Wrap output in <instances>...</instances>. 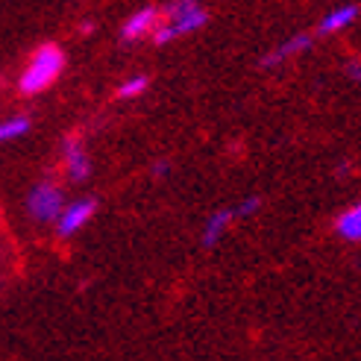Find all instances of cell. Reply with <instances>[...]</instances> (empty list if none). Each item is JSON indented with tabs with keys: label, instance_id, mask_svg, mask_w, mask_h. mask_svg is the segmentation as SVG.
<instances>
[{
	"label": "cell",
	"instance_id": "11",
	"mask_svg": "<svg viewBox=\"0 0 361 361\" xmlns=\"http://www.w3.org/2000/svg\"><path fill=\"white\" fill-rule=\"evenodd\" d=\"M27 133H30V118L27 115H15V118L0 121V144L18 141V138L27 135Z\"/></svg>",
	"mask_w": 361,
	"mask_h": 361
},
{
	"label": "cell",
	"instance_id": "10",
	"mask_svg": "<svg viewBox=\"0 0 361 361\" xmlns=\"http://www.w3.org/2000/svg\"><path fill=\"white\" fill-rule=\"evenodd\" d=\"M335 232H338V238H344V241H361V200L338 214Z\"/></svg>",
	"mask_w": 361,
	"mask_h": 361
},
{
	"label": "cell",
	"instance_id": "8",
	"mask_svg": "<svg viewBox=\"0 0 361 361\" xmlns=\"http://www.w3.org/2000/svg\"><path fill=\"white\" fill-rule=\"evenodd\" d=\"M358 15L361 9L355 4H341L335 9H329L326 15L320 18V24H317V35H335V32H344L350 30L355 21H358Z\"/></svg>",
	"mask_w": 361,
	"mask_h": 361
},
{
	"label": "cell",
	"instance_id": "2",
	"mask_svg": "<svg viewBox=\"0 0 361 361\" xmlns=\"http://www.w3.org/2000/svg\"><path fill=\"white\" fill-rule=\"evenodd\" d=\"M65 71V53L59 44H42L35 47V53L30 56V62L24 65L21 71V80H18V88H21V94L32 97V94H42L47 88L62 77Z\"/></svg>",
	"mask_w": 361,
	"mask_h": 361
},
{
	"label": "cell",
	"instance_id": "9",
	"mask_svg": "<svg viewBox=\"0 0 361 361\" xmlns=\"http://www.w3.org/2000/svg\"><path fill=\"white\" fill-rule=\"evenodd\" d=\"M238 221V212H235V206L232 209H218V212H212L209 214V221H206V226H203V244L206 247H214L224 235H226V229Z\"/></svg>",
	"mask_w": 361,
	"mask_h": 361
},
{
	"label": "cell",
	"instance_id": "12",
	"mask_svg": "<svg viewBox=\"0 0 361 361\" xmlns=\"http://www.w3.org/2000/svg\"><path fill=\"white\" fill-rule=\"evenodd\" d=\"M147 88H150V80L147 77H144V74H133V77H126L121 85H118V97L121 100H135V97H141L144 92H147Z\"/></svg>",
	"mask_w": 361,
	"mask_h": 361
},
{
	"label": "cell",
	"instance_id": "3",
	"mask_svg": "<svg viewBox=\"0 0 361 361\" xmlns=\"http://www.w3.org/2000/svg\"><path fill=\"white\" fill-rule=\"evenodd\" d=\"M62 206H65V197L53 183L32 185V191L27 197V214L32 221H39V224H53L59 218Z\"/></svg>",
	"mask_w": 361,
	"mask_h": 361
},
{
	"label": "cell",
	"instance_id": "6",
	"mask_svg": "<svg viewBox=\"0 0 361 361\" xmlns=\"http://www.w3.org/2000/svg\"><path fill=\"white\" fill-rule=\"evenodd\" d=\"M62 161H65V171L74 183H85L88 173H92V159L85 153V144L80 138H68L65 147H62Z\"/></svg>",
	"mask_w": 361,
	"mask_h": 361
},
{
	"label": "cell",
	"instance_id": "5",
	"mask_svg": "<svg viewBox=\"0 0 361 361\" xmlns=\"http://www.w3.org/2000/svg\"><path fill=\"white\" fill-rule=\"evenodd\" d=\"M159 18H161V9H159V6H141V9H135V12L121 24V39H123V42L150 39L153 30L159 27Z\"/></svg>",
	"mask_w": 361,
	"mask_h": 361
},
{
	"label": "cell",
	"instance_id": "4",
	"mask_svg": "<svg viewBox=\"0 0 361 361\" xmlns=\"http://www.w3.org/2000/svg\"><path fill=\"white\" fill-rule=\"evenodd\" d=\"M94 212H97V203L92 200V197H80V200H74V203H65L59 218L53 224H56V232L62 238H71V235H77V232H82L88 224H92Z\"/></svg>",
	"mask_w": 361,
	"mask_h": 361
},
{
	"label": "cell",
	"instance_id": "13",
	"mask_svg": "<svg viewBox=\"0 0 361 361\" xmlns=\"http://www.w3.org/2000/svg\"><path fill=\"white\" fill-rule=\"evenodd\" d=\"M259 209H262V197H247V200H241V203L235 206L238 218H250V214H256Z\"/></svg>",
	"mask_w": 361,
	"mask_h": 361
},
{
	"label": "cell",
	"instance_id": "7",
	"mask_svg": "<svg viewBox=\"0 0 361 361\" xmlns=\"http://www.w3.org/2000/svg\"><path fill=\"white\" fill-rule=\"evenodd\" d=\"M309 47H312V35H309V32H297V35H291V39L279 42L274 50H267L264 56H262V68H276V65H285L288 59L300 56V53H305Z\"/></svg>",
	"mask_w": 361,
	"mask_h": 361
},
{
	"label": "cell",
	"instance_id": "1",
	"mask_svg": "<svg viewBox=\"0 0 361 361\" xmlns=\"http://www.w3.org/2000/svg\"><path fill=\"white\" fill-rule=\"evenodd\" d=\"M209 21V12L200 0H171V4L161 9L159 27L153 30L150 39L156 44H171L176 39H185V35L203 30Z\"/></svg>",
	"mask_w": 361,
	"mask_h": 361
}]
</instances>
